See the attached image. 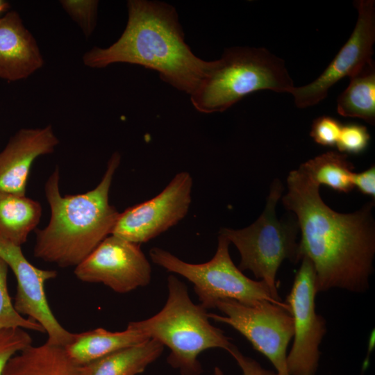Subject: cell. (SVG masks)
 Segmentation results:
<instances>
[{
    "instance_id": "6da1fadb",
    "label": "cell",
    "mask_w": 375,
    "mask_h": 375,
    "mask_svg": "<svg viewBox=\"0 0 375 375\" xmlns=\"http://www.w3.org/2000/svg\"><path fill=\"white\" fill-rule=\"evenodd\" d=\"M287 184L282 201L297 216L299 260L307 257L312 262L317 293L367 291L375 254L374 203L353 213L335 212L322 200L319 185L299 167L290 172Z\"/></svg>"
},
{
    "instance_id": "7a4b0ae2",
    "label": "cell",
    "mask_w": 375,
    "mask_h": 375,
    "mask_svg": "<svg viewBox=\"0 0 375 375\" xmlns=\"http://www.w3.org/2000/svg\"><path fill=\"white\" fill-rule=\"evenodd\" d=\"M128 22L120 38L107 48L94 47L85 53L84 64L103 68L125 62L158 73L160 78L191 94L214 65L197 57L185 41L176 9L148 0L127 2Z\"/></svg>"
},
{
    "instance_id": "3957f363",
    "label": "cell",
    "mask_w": 375,
    "mask_h": 375,
    "mask_svg": "<svg viewBox=\"0 0 375 375\" xmlns=\"http://www.w3.org/2000/svg\"><path fill=\"white\" fill-rule=\"evenodd\" d=\"M120 160L114 153L95 188L75 195H61L56 168L44 186L51 218L45 228L35 231V258L62 267H76L111 235L119 213L109 203V192Z\"/></svg>"
},
{
    "instance_id": "277c9868",
    "label": "cell",
    "mask_w": 375,
    "mask_h": 375,
    "mask_svg": "<svg viewBox=\"0 0 375 375\" xmlns=\"http://www.w3.org/2000/svg\"><path fill=\"white\" fill-rule=\"evenodd\" d=\"M168 297L155 315L128 325L169 349L167 363L181 375L203 372L198 356L210 349L228 351L233 344L210 322L207 310L191 300L186 285L174 275L167 278Z\"/></svg>"
},
{
    "instance_id": "5b68a950",
    "label": "cell",
    "mask_w": 375,
    "mask_h": 375,
    "mask_svg": "<svg viewBox=\"0 0 375 375\" xmlns=\"http://www.w3.org/2000/svg\"><path fill=\"white\" fill-rule=\"evenodd\" d=\"M294 81L285 61L264 47L225 49L190 95L199 112H222L259 90L291 93Z\"/></svg>"
},
{
    "instance_id": "8992f818",
    "label": "cell",
    "mask_w": 375,
    "mask_h": 375,
    "mask_svg": "<svg viewBox=\"0 0 375 375\" xmlns=\"http://www.w3.org/2000/svg\"><path fill=\"white\" fill-rule=\"evenodd\" d=\"M282 192L281 181H274L265 208L254 223L242 229L223 228L219 233L238 250L241 258L238 268L250 270L256 278L263 281L272 298L278 302L283 301L276 278L281 263L285 259L299 261L297 222L278 220L276 215Z\"/></svg>"
},
{
    "instance_id": "52a82bcc",
    "label": "cell",
    "mask_w": 375,
    "mask_h": 375,
    "mask_svg": "<svg viewBox=\"0 0 375 375\" xmlns=\"http://www.w3.org/2000/svg\"><path fill=\"white\" fill-rule=\"evenodd\" d=\"M229 244L227 238L219 234L214 256L209 261L201 264L185 262L158 247L151 248L149 256L157 265L190 281L200 304L206 310L215 308L217 302L225 299L246 304L266 300L290 312L289 306L285 302H278L272 298L268 286L263 281L248 278L235 266L230 256Z\"/></svg>"
},
{
    "instance_id": "ba28073f",
    "label": "cell",
    "mask_w": 375,
    "mask_h": 375,
    "mask_svg": "<svg viewBox=\"0 0 375 375\" xmlns=\"http://www.w3.org/2000/svg\"><path fill=\"white\" fill-rule=\"evenodd\" d=\"M215 308L223 315L208 313L210 319L228 324L242 334L271 362L276 375H290L287 349L294 335L290 312L266 300L246 304L225 299L217 302Z\"/></svg>"
},
{
    "instance_id": "9c48e42d",
    "label": "cell",
    "mask_w": 375,
    "mask_h": 375,
    "mask_svg": "<svg viewBox=\"0 0 375 375\" xmlns=\"http://www.w3.org/2000/svg\"><path fill=\"white\" fill-rule=\"evenodd\" d=\"M301 260L285 302L294 325L287 367L290 375H315L321 354L319 347L326 332V321L315 310L317 292L313 265L307 257Z\"/></svg>"
},
{
    "instance_id": "30bf717a",
    "label": "cell",
    "mask_w": 375,
    "mask_h": 375,
    "mask_svg": "<svg viewBox=\"0 0 375 375\" xmlns=\"http://www.w3.org/2000/svg\"><path fill=\"white\" fill-rule=\"evenodd\" d=\"M358 18L350 37L324 72L311 83L294 87L290 93L297 107L305 108L324 100L329 90L342 78H351L374 62L375 1L357 0Z\"/></svg>"
},
{
    "instance_id": "8fae6325",
    "label": "cell",
    "mask_w": 375,
    "mask_h": 375,
    "mask_svg": "<svg viewBox=\"0 0 375 375\" xmlns=\"http://www.w3.org/2000/svg\"><path fill=\"white\" fill-rule=\"evenodd\" d=\"M192 183L190 173H178L158 195L119 213L111 235L141 244L166 231L187 215Z\"/></svg>"
},
{
    "instance_id": "7c38bea8",
    "label": "cell",
    "mask_w": 375,
    "mask_h": 375,
    "mask_svg": "<svg viewBox=\"0 0 375 375\" xmlns=\"http://www.w3.org/2000/svg\"><path fill=\"white\" fill-rule=\"evenodd\" d=\"M74 274L81 281L125 294L147 285L151 267L140 244L110 235L75 267Z\"/></svg>"
},
{
    "instance_id": "4fadbf2b",
    "label": "cell",
    "mask_w": 375,
    "mask_h": 375,
    "mask_svg": "<svg viewBox=\"0 0 375 375\" xmlns=\"http://www.w3.org/2000/svg\"><path fill=\"white\" fill-rule=\"evenodd\" d=\"M0 257L11 269L17 280L13 303L16 310L43 328L48 336L47 342L62 347L69 343L74 333L66 330L56 318L44 290L46 282L56 277V271L35 267L24 256L21 246L1 235Z\"/></svg>"
},
{
    "instance_id": "5bb4252c",
    "label": "cell",
    "mask_w": 375,
    "mask_h": 375,
    "mask_svg": "<svg viewBox=\"0 0 375 375\" xmlns=\"http://www.w3.org/2000/svg\"><path fill=\"white\" fill-rule=\"evenodd\" d=\"M58 143L51 126L17 131L0 152V192L26 195L33 162L52 153Z\"/></svg>"
},
{
    "instance_id": "9a60e30c",
    "label": "cell",
    "mask_w": 375,
    "mask_h": 375,
    "mask_svg": "<svg viewBox=\"0 0 375 375\" xmlns=\"http://www.w3.org/2000/svg\"><path fill=\"white\" fill-rule=\"evenodd\" d=\"M44 61L31 32L19 15L10 11L0 18V78L8 81L26 78Z\"/></svg>"
},
{
    "instance_id": "2e32d148",
    "label": "cell",
    "mask_w": 375,
    "mask_h": 375,
    "mask_svg": "<svg viewBox=\"0 0 375 375\" xmlns=\"http://www.w3.org/2000/svg\"><path fill=\"white\" fill-rule=\"evenodd\" d=\"M3 375H82L62 346L48 342L31 344L15 354L7 363Z\"/></svg>"
},
{
    "instance_id": "e0dca14e",
    "label": "cell",
    "mask_w": 375,
    "mask_h": 375,
    "mask_svg": "<svg viewBox=\"0 0 375 375\" xmlns=\"http://www.w3.org/2000/svg\"><path fill=\"white\" fill-rule=\"evenodd\" d=\"M149 340L129 325L122 331H110L102 328L74 333L65 349L77 365L82 366L118 350Z\"/></svg>"
},
{
    "instance_id": "ac0fdd59",
    "label": "cell",
    "mask_w": 375,
    "mask_h": 375,
    "mask_svg": "<svg viewBox=\"0 0 375 375\" xmlns=\"http://www.w3.org/2000/svg\"><path fill=\"white\" fill-rule=\"evenodd\" d=\"M164 346L149 339L81 366L82 375H138L157 360Z\"/></svg>"
},
{
    "instance_id": "d6986e66",
    "label": "cell",
    "mask_w": 375,
    "mask_h": 375,
    "mask_svg": "<svg viewBox=\"0 0 375 375\" xmlns=\"http://www.w3.org/2000/svg\"><path fill=\"white\" fill-rule=\"evenodd\" d=\"M40 203L26 195L0 192V235L22 246L42 216Z\"/></svg>"
},
{
    "instance_id": "ffe728a7",
    "label": "cell",
    "mask_w": 375,
    "mask_h": 375,
    "mask_svg": "<svg viewBox=\"0 0 375 375\" xmlns=\"http://www.w3.org/2000/svg\"><path fill=\"white\" fill-rule=\"evenodd\" d=\"M349 79V85L338 99V112L342 117L360 118L371 125H374V62L365 67Z\"/></svg>"
},
{
    "instance_id": "44dd1931",
    "label": "cell",
    "mask_w": 375,
    "mask_h": 375,
    "mask_svg": "<svg viewBox=\"0 0 375 375\" xmlns=\"http://www.w3.org/2000/svg\"><path fill=\"white\" fill-rule=\"evenodd\" d=\"M317 185L347 193L353 189L351 181L353 165L348 156L337 151H327L299 166Z\"/></svg>"
},
{
    "instance_id": "7402d4cb",
    "label": "cell",
    "mask_w": 375,
    "mask_h": 375,
    "mask_svg": "<svg viewBox=\"0 0 375 375\" xmlns=\"http://www.w3.org/2000/svg\"><path fill=\"white\" fill-rule=\"evenodd\" d=\"M8 265L0 257V329L20 328L45 333L43 328L29 318H25L15 308L7 284Z\"/></svg>"
},
{
    "instance_id": "603a6c76",
    "label": "cell",
    "mask_w": 375,
    "mask_h": 375,
    "mask_svg": "<svg viewBox=\"0 0 375 375\" xmlns=\"http://www.w3.org/2000/svg\"><path fill=\"white\" fill-rule=\"evenodd\" d=\"M31 344L32 338L24 329H0V375H3L7 363L15 355Z\"/></svg>"
},
{
    "instance_id": "cb8c5ba5",
    "label": "cell",
    "mask_w": 375,
    "mask_h": 375,
    "mask_svg": "<svg viewBox=\"0 0 375 375\" xmlns=\"http://www.w3.org/2000/svg\"><path fill=\"white\" fill-rule=\"evenodd\" d=\"M63 9L78 24L86 37H89L96 26L99 2L94 0L60 1Z\"/></svg>"
},
{
    "instance_id": "d4e9b609",
    "label": "cell",
    "mask_w": 375,
    "mask_h": 375,
    "mask_svg": "<svg viewBox=\"0 0 375 375\" xmlns=\"http://www.w3.org/2000/svg\"><path fill=\"white\" fill-rule=\"evenodd\" d=\"M370 135L367 128L358 124L342 125L336 147L342 153L359 154L367 147Z\"/></svg>"
},
{
    "instance_id": "484cf974",
    "label": "cell",
    "mask_w": 375,
    "mask_h": 375,
    "mask_svg": "<svg viewBox=\"0 0 375 375\" xmlns=\"http://www.w3.org/2000/svg\"><path fill=\"white\" fill-rule=\"evenodd\" d=\"M342 126V124L336 119L321 116L313 121L310 135L316 143L333 147L338 140Z\"/></svg>"
},
{
    "instance_id": "4316f807",
    "label": "cell",
    "mask_w": 375,
    "mask_h": 375,
    "mask_svg": "<svg viewBox=\"0 0 375 375\" xmlns=\"http://www.w3.org/2000/svg\"><path fill=\"white\" fill-rule=\"evenodd\" d=\"M227 351L235 360L242 372V375H276V372L263 368L256 360L242 354L234 344ZM214 375L224 374L219 367H215Z\"/></svg>"
},
{
    "instance_id": "83f0119b",
    "label": "cell",
    "mask_w": 375,
    "mask_h": 375,
    "mask_svg": "<svg viewBox=\"0 0 375 375\" xmlns=\"http://www.w3.org/2000/svg\"><path fill=\"white\" fill-rule=\"evenodd\" d=\"M351 181L353 187L362 194L375 197V166L372 165L367 169L353 173Z\"/></svg>"
},
{
    "instance_id": "f1b7e54d",
    "label": "cell",
    "mask_w": 375,
    "mask_h": 375,
    "mask_svg": "<svg viewBox=\"0 0 375 375\" xmlns=\"http://www.w3.org/2000/svg\"><path fill=\"white\" fill-rule=\"evenodd\" d=\"M9 8V4L3 1L0 0V12L6 11Z\"/></svg>"
}]
</instances>
